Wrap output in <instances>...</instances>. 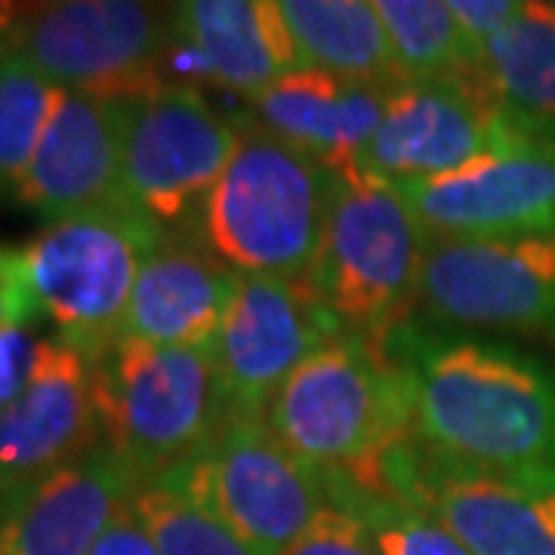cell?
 <instances>
[{"label": "cell", "instance_id": "obj_22", "mask_svg": "<svg viewBox=\"0 0 555 555\" xmlns=\"http://www.w3.org/2000/svg\"><path fill=\"white\" fill-rule=\"evenodd\" d=\"M306 65L396 87L404 80L371 0H278Z\"/></svg>", "mask_w": 555, "mask_h": 555}, {"label": "cell", "instance_id": "obj_30", "mask_svg": "<svg viewBox=\"0 0 555 555\" xmlns=\"http://www.w3.org/2000/svg\"><path fill=\"white\" fill-rule=\"evenodd\" d=\"M444 3L454 13L456 25L463 28L469 43L478 47L481 40L496 35L506 22L516 20L525 0H444Z\"/></svg>", "mask_w": 555, "mask_h": 555}, {"label": "cell", "instance_id": "obj_17", "mask_svg": "<svg viewBox=\"0 0 555 555\" xmlns=\"http://www.w3.org/2000/svg\"><path fill=\"white\" fill-rule=\"evenodd\" d=\"M96 444L102 423L93 361L50 337L25 392L0 411V491L53 473Z\"/></svg>", "mask_w": 555, "mask_h": 555}, {"label": "cell", "instance_id": "obj_26", "mask_svg": "<svg viewBox=\"0 0 555 555\" xmlns=\"http://www.w3.org/2000/svg\"><path fill=\"white\" fill-rule=\"evenodd\" d=\"M334 503L352 509L377 546V555H473L436 516L404 496L364 488L346 473H331Z\"/></svg>", "mask_w": 555, "mask_h": 555}, {"label": "cell", "instance_id": "obj_3", "mask_svg": "<svg viewBox=\"0 0 555 555\" xmlns=\"http://www.w3.org/2000/svg\"><path fill=\"white\" fill-rule=\"evenodd\" d=\"M266 423L302 460L367 485L411 436L408 379L383 339L339 334L287 377Z\"/></svg>", "mask_w": 555, "mask_h": 555}, {"label": "cell", "instance_id": "obj_20", "mask_svg": "<svg viewBox=\"0 0 555 555\" xmlns=\"http://www.w3.org/2000/svg\"><path fill=\"white\" fill-rule=\"evenodd\" d=\"M170 38L201 53L219 87L244 100L306 65L278 0H173Z\"/></svg>", "mask_w": 555, "mask_h": 555}, {"label": "cell", "instance_id": "obj_18", "mask_svg": "<svg viewBox=\"0 0 555 555\" xmlns=\"http://www.w3.org/2000/svg\"><path fill=\"white\" fill-rule=\"evenodd\" d=\"M389 87L302 65L262 87L247 105L259 127L321 160L334 177L352 173L386 112Z\"/></svg>", "mask_w": 555, "mask_h": 555}, {"label": "cell", "instance_id": "obj_13", "mask_svg": "<svg viewBox=\"0 0 555 555\" xmlns=\"http://www.w3.org/2000/svg\"><path fill=\"white\" fill-rule=\"evenodd\" d=\"M528 137L478 90L473 75L404 78L389 87L386 112L358 170L389 185L444 177Z\"/></svg>", "mask_w": 555, "mask_h": 555}, {"label": "cell", "instance_id": "obj_11", "mask_svg": "<svg viewBox=\"0 0 555 555\" xmlns=\"http://www.w3.org/2000/svg\"><path fill=\"white\" fill-rule=\"evenodd\" d=\"M416 315L466 334L555 343V235L433 238Z\"/></svg>", "mask_w": 555, "mask_h": 555}, {"label": "cell", "instance_id": "obj_27", "mask_svg": "<svg viewBox=\"0 0 555 555\" xmlns=\"http://www.w3.org/2000/svg\"><path fill=\"white\" fill-rule=\"evenodd\" d=\"M278 555H377V546L367 534L364 521L352 509L331 503L287 550H281Z\"/></svg>", "mask_w": 555, "mask_h": 555}, {"label": "cell", "instance_id": "obj_14", "mask_svg": "<svg viewBox=\"0 0 555 555\" xmlns=\"http://www.w3.org/2000/svg\"><path fill=\"white\" fill-rule=\"evenodd\" d=\"M433 238L555 235V145L518 137L454 173L396 185Z\"/></svg>", "mask_w": 555, "mask_h": 555}, {"label": "cell", "instance_id": "obj_33", "mask_svg": "<svg viewBox=\"0 0 555 555\" xmlns=\"http://www.w3.org/2000/svg\"><path fill=\"white\" fill-rule=\"evenodd\" d=\"M543 3H550V7H555V0H543Z\"/></svg>", "mask_w": 555, "mask_h": 555}, {"label": "cell", "instance_id": "obj_19", "mask_svg": "<svg viewBox=\"0 0 555 555\" xmlns=\"http://www.w3.org/2000/svg\"><path fill=\"white\" fill-rule=\"evenodd\" d=\"M238 281L241 272L198 238L167 235L139 269L124 315V337L214 349Z\"/></svg>", "mask_w": 555, "mask_h": 555}, {"label": "cell", "instance_id": "obj_4", "mask_svg": "<svg viewBox=\"0 0 555 555\" xmlns=\"http://www.w3.org/2000/svg\"><path fill=\"white\" fill-rule=\"evenodd\" d=\"M93 374L102 444L142 485L207 448L229 416L214 349L120 337L93 361Z\"/></svg>", "mask_w": 555, "mask_h": 555}, {"label": "cell", "instance_id": "obj_12", "mask_svg": "<svg viewBox=\"0 0 555 555\" xmlns=\"http://www.w3.org/2000/svg\"><path fill=\"white\" fill-rule=\"evenodd\" d=\"M339 334L306 278L241 275L214 343L229 416L266 420L287 377Z\"/></svg>", "mask_w": 555, "mask_h": 555}, {"label": "cell", "instance_id": "obj_21", "mask_svg": "<svg viewBox=\"0 0 555 555\" xmlns=\"http://www.w3.org/2000/svg\"><path fill=\"white\" fill-rule=\"evenodd\" d=\"M469 75L516 130L555 145V7L525 0L516 20L478 43Z\"/></svg>", "mask_w": 555, "mask_h": 555}, {"label": "cell", "instance_id": "obj_32", "mask_svg": "<svg viewBox=\"0 0 555 555\" xmlns=\"http://www.w3.org/2000/svg\"><path fill=\"white\" fill-rule=\"evenodd\" d=\"M7 56V38H3V31H0V62Z\"/></svg>", "mask_w": 555, "mask_h": 555}, {"label": "cell", "instance_id": "obj_8", "mask_svg": "<svg viewBox=\"0 0 555 555\" xmlns=\"http://www.w3.org/2000/svg\"><path fill=\"white\" fill-rule=\"evenodd\" d=\"M364 488L404 496L473 555H555V469H491L433 454L414 436L383 456Z\"/></svg>", "mask_w": 555, "mask_h": 555}, {"label": "cell", "instance_id": "obj_5", "mask_svg": "<svg viewBox=\"0 0 555 555\" xmlns=\"http://www.w3.org/2000/svg\"><path fill=\"white\" fill-rule=\"evenodd\" d=\"M433 235L396 185L361 170L337 177L309 284L346 334L383 339L414 318Z\"/></svg>", "mask_w": 555, "mask_h": 555}, {"label": "cell", "instance_id": "obj_7", "mask_svg": "<svg viewBox=\"0 0 555 555\" xmlns=\"http://www.w3.org/2000/svg\"><path fill=\"white\" fill-rule=\"evenodd\" d=\"M0 31L62 90L133 100L164 83L170 25L160 0H20Z\"/></svg>", "mask_w": 555, "mask_h": 555}, {"label": "cell", "instance_id": "obj_23", "mask_svg": "<svg viewBox=\"0 0 555 555\" xmlns=\"http://www.w3.org/2000/svg\"><path fill=\"white\" fill-rule=\"evenodd\" d=\"M398 65L408 78L469 75L476 47L444 0H371Z\"/></svg>", "mask_w": 555, "mask_h": 555}, {"label": "cell", "instance_id": "obj_15", "mask_svg": "<svg viewBox=\"0 0 555 555\" xmlns=\"http://www.w3.org/2000/svg\"><path fill=\"white\" fill-rule=\"evenodd\" d=\"M142 488L105 444L0 491V555H87Z\"/></svg>", "mask_w": 555, "mask_h": 555}, {"label": "cell", "instance_id": "obj_10", "mask_svg": "<svg viewBox=\"0 0 555 555\" xmlns=\"http://www.w3.org/2000/svg\"><path fill=\"white\" fill-rule=\"evenodd\" d=\"M238 137V127L185 83H160L127 100L120 198L167 235L192 229Z\"/></svg>", "mask_w": 555, "mask_h": 555}, {"label": "cell", "instance_id": "obj_1", "mask_svg": "<svg viewBox=\"0 0 555 555\" xmlns=\"http://www.w3.org/2000/svg\"><path fill=\"white\" fill-rule=\"evenodd\" d=\"M408 379L411 436L491 469H555V374L509 343L408 318L383 337Z\"/></svg>", "mask_w": 555, "mask_h": 555}, {"label": "cell", "instance_id": "obj_9", "mask_svg": "<svg viewBox=\"0 0 555 555\" xmlns=\"http://www.w3.org/2000/svg\"><path fill=\"white\" fill-rule=\"evenodd\" d=\"M164 476L201 496L257 555L287 550L334 503L331 473L250 416H225L207 448Z\"/></svg>", "mask_w": 555, "mask_h": 555}, {"label": "cell", "instance_id": "obj_6", "mask_svg": "<svg viewBox=\"0 0 555 555\" xmlns=\"http://www.w3.org/2000/svg\"><path fill=\"white\" fill-rule=\"evenodd\" d=\"M167 232L130 204H112L47 222L22 244L35 315L56 339L96 358L124 337V315L142 262Z\"/></svg>", "mask_w": 555, "mask_h": 555}, {"label": "cell", "instance_id": "obj_29", "mask_svg": "<svg viewBox=\"0 0 555 555\" xmlns=\"http://www.w3.org/2000/svg\"><path fill=\"white\" fill-rule=\"evenodd\" d=\"M35 306L25 281L22 247L0 241V327L7 324H35Z\"/></svg>", "mask_w": 555, "mask_h": 555}, {"label": "cell", "instance_id": "obj_2", "mask_svg": "<svg viewBox=\"0 0 555 555\" xmlns=\"http://www.w3.org/2000/svg\"><path fill=\"white\" fill-rule=\"evenodd\" d=\"M238 130V149L195 219V238L241 275L309 278L337 177L257 120Z\"/></svg>", "mask_w": 555, "mask_h": 555}, {"label": "cell", "instance_id": "obj_28", "mask_svg": "<svg viewBox=\"0 0 555 555\" xmlns=\"http://www.w3.org/2000/svg\"><path fill=\"white\" fill-rule=\"evenodd\" d=\"M47 337L35 324H7L0 327V411L25 392L38 371Z\"/></svg>", "mask_w": 555, "mask_h": 555}, {"label": "cell", "instance_id": "obj_31", "mask_svg": "<svg viewBox=\"0 0 555 555\" xmlns=\"http://www.w3.org/2000/svg\"><path fill=\"white\" fill-rule=\"evenodd\" d=\"M87 555H160L152 534L145 531L142 518L137 516L133 503L124 506L115 521L100 534Z\"/></svg>", "mask_w": 555, "mask_h": 555}, {"label": "cell", "instance_id": "obj_25", "mask_svg": "<svg viewBox=\"0 0 555 555\" xmlns=\"http://www.w3.org/2000/svg\"><path fill=\"white\" fill-rule=\"evenodd\" d=\"M62 87L7 47L0 62V198L13 201Z\"/></svg>", "mask_w": 555, "mask_h": 555}, {"label": "cell", "instance_id": "obj_16", "mask_svg": "<svg viewBox=\"0 0 555 555\" xmlns=\"http://www.w3.org/2000/svg\"><path fill=\"white\" fill-rule=\"evenodd\" d=\"M124 102L62 90L13 201L47 222L124 204Z\"/></svg>", "mask_w": 555, "mask_h": 555}, {"label": "cell", "instance_id": "obj_24", "mask_svg": "<svg viewBox=\"0 0 555 555\" xmlns=\"http://www.w3.org/2000/svg\"><path fill=\"white\" fill-rule=\"evenodd\" d=\"M133 509L160 555H257L201 496L170 476L145 481Z\"/></svg>", "mask_w": 555, "mask_h": 555}]
</instances>
